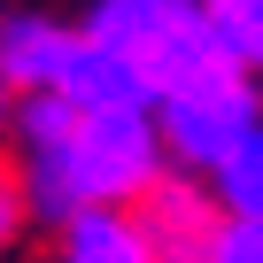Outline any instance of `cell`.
<instances>
[{
	"label": "cell",
	"mask_w": 263,
	"mask_h": 263,
	"mask_svg": "<svg viewBox=\"0 0 263 263\" xmlns=\"http://www.w3.org/2000/svg\"><path fill=\"white\" fill-rule=\"evenodd\" d=\"M163 171V132L147 108H78L62 93H24V201L70 224L78 209H124Z\"/></svg>",
	"instance_id": "1"
},
{
	"label": "cell",
	"mask_w": 263,
	"mask_h": 263,
	"mask_svg": "<svg viewBox=\"0 0 263 263\" xmlns=\"http://www.w3.org/2000/svg\"><path fill=\"white\" fill-rule=\"evenodd\" d=\"M85 31L140 70L155 101H163L171 85L201 78V70L240 62V54L224 47V31L209 24V0H101Z\"/></svg>",
	"instance_id": "2"
},
{
	"label": "cell",
	"mask_w": 263,
	"mask_h": 263,
	"mask_svg": "<svg viewBox=\"0 0 263 263\" xmlns=\"http://www.w3.org/2000/svg\"><path fill=\"white\" fill-rule=\"evenodd\" d=\"M255 124H263V101H255V85H248V62L201 70V78H186V85H171V93L155 101L163 155H178L186 171H217Z\"/></svg>",
	"instance_id": "3"
},
{
	"label": "cell",
	"mask_w": 263,
	"mask_h": 263,
	"mask_svg": "<svg viewBox=\"0 0 263 263\" xmlns=\"http://www.w3.org/2000/svg\"><path fill=\"white\" fill-rule=\"evenodd\" d=\"M132 224L147 240V263H209L224 232V201L201 194L194 178H147V194H132Z\"/></svg>",
	"instance_id": "4"
},
{
	"label": "cell",
	"mask_w": 263,
	"mask_h": 263,
	"mask_svg": "<svg viewBox=\"0 0 263 263\" xmlns=\"http://www.w3.org/2000/svg\"><path fill=\"white\" fill-rule=\"evenodd\" d=\"M78 39L85 31H62V24H0V78H8L16 93H62L70 62H78Z\"/></svg>",
	"instance_id": "5"
},
{
	"label": "cell",
	"mask_w": 263,
	"mask_h": 263,
	"mask_svg": "<svg viewBox=\"0 0 263 263\" xmlns=\"http://www.w3.org/2000/svg\"><path fill=\"white\" fill-rule=\"evenodd\" d=\"M62 101H78V108H147L155 93H147V78L132 70L116 47H101L93 31L78 39V62H70V78H62Z\"/></svg>",
	"instance_id": "6"
},
{
	"label": "cell",
	"mask_w": 263,
	"mask_h": 263,
	"mask_svg": "<svg viewBox=\"0 0 263 263\" xmlns=\"http://www.w3.org/2000/svg\"><path fill=\"white\" fill-rule=\"evenodd\" d=\"M62 263H147V240L124 209H78L62 224Z\"/></svg>",
	"instance_id": "7"
},
{
	"label": "cell",
	"mask_w": 263,
	"mask_h": 263,
	"mask_svg": "<svg viewBox=\"0 0 263 263\" xmlns=\"http://www.w3.org/2000/svg\"><path fill=\"white\" fill-rule=\"evenodd\" d=\"M217 178V201H224V217H263V124L248 132V140L209 171Z\"/></svg>",
	"instance_id": "8"
},
{
	"label": "cell",
	"mask_w": 263,
	"mask_h": 263,
	"mask_svg": "<svg viewBox=\"0 0 263 263\" xmlns=\"http://www.w3.org/2000/svg\"><path fill=\"white\" fill-rule=\"evenodd\" d=\"M209 24L224 31V47L248 70H263V0H209Z\"/></svg>",
	"instance_id": "9"
},
{
	"label": "cell",
	"mask_w": 263,
	"mask_h": 263,
	"mask_svg": "<svg viewBox=\"0 0 263 263\" xmlns=\"http://www.w3.org/2000/svg\"><path fill=\"white\" fill-rule=\"evenodd\" d=\"M209 263H263V217H224Z\"/></svg>",
	"instance_id": "10"
},
{
	"label": "cell",
	"mask_w": 263,
	"mask_h": 263,
	"mask_svg": "<svg viewBox=\"0 0 263 263\" xmlns=\"http://www.w3.org/2000/svg\"><path fill=\"white\" fill-rule=\"evenodd\" d=\"M24 209H31V201H24V178H16L8 163H0V248L16 240V224H24Z\"/></svg>",
	"instance_id": "11"
},
{
	"label": "cell",
	"mask_w": 263,
	"mask_h": 263,
	"mask_svg": "<svg viewBox=\"0 0 263 263\" xmlns=\"http://www.w3.org/2000/svg\"><path fill=\"white\" fill-rule=\"evenodd\" d=\"M0 101H8V78H0Z\"/></svg>",
	"instance_id": "12"
}]
</instances>
